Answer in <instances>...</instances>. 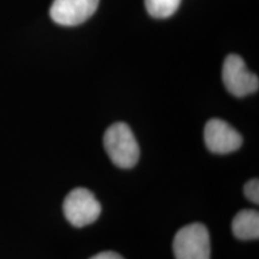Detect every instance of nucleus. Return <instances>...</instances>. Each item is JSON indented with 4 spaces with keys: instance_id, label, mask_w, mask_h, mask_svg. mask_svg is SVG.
Instances as JSON below:
<instances>
[{
    "instance_id": "1",
    "label": "nucleus",
    "mask_w": 259,
    "mask_h": 259,
    "mask_svg": "<svg viewBox=\"0 0 259 259\" xmlns=\"http://www.w3.org/2000/svg\"><path fill=\"white\" fill-rule=\"evenodd\" d=\"M103 145L116 167L128 169L137 164L141 154L138 142L125 122H115L107 128L103 136Z\"/></svg>"
},
{
    "instance_id": "2",
    "label": "nucleus",
    "mask_w": 259,
    "mask_h": 259,
    "mask_svg": "<svg viewBox=\"0 0 259 259\" xmlns=\"http://www.w3.org/2000/svg\"><path fill=\"white\" fill-rule=\"evenodd\" d=\"M63 210L65 218L71 225L82 228L95 222L100 218L102 208L92 191L77 187L65 197Z\"/></svg>"
},
{
    "instance_id": "3",
    "label": "nucleus",
    "mask_w": 259,
    "mask_h": 259,
    "mask_svg": "<svg viewBox=\"0 0 259 259\" xmlns=\"http://www.w3.org/2000/svg\"><path fill=\"white\" fill-rule=\"evenodd\" d=\"M176 259H210V236L202 223H191L178 231L173 240Z\"/></svg>"
},
{
    "instance_id": "4",
    "label": "nucleus",
    "mask_w": 259,
    "mask_h": 259,
    "mask_svg": "<svg viewBox=\"0 0 259 259\" xmlns=\"http://www.w3.org/2000/svg\"><path fill=\"white\" fill-rule=\"evenodd\" d=\"M222 79L226 89L235 97H245L259 89L258 76L247 70L244 59L238 54H229L225 59Z\"/></svg>"
},
{
    "instance_id": "5",
    "label": "nucleus",
    "mask_w": 259,
    "mask_h": 259,
    "mask_svg": "<svg viewBox=\"0 0 259 259\" xmlns=\"http://www.w3.org/2000/svg\"><path fill=\"white\" fill-rule=\"evenodd\" d=\"M204 142L212 154L226 155L241 147L242 137L228 122L213 118L210 119L204 127Z\"/></svg>"
},
{
    "instance_id": "6",
    "label": "nucleus",
    "mask_w": 259,
    "mask_h": 259,
    "mask_svg": "<svg viewBox=\"0 0 259 259\" xmlns=\"http://www.w3.org/2000/svg\"><path fill=\"white\" fill-rule=\"evenodd\" d=\"M99 3L100 0H53L51 18L60 25L74 27L92 17Z\"/></svg>"
},
{
    "instance_id": "7",
    "label": "nucleus",
    "mask_w": 259,
    "mask_h": 259,
    "mask_svg": "<svg viewBox=\"0 0 259 259\" xmlns=\"http://www.w3.org/2000/svg\"><path fill=\"white\" fill-rule=\"evenodd\" d=\"M233 234L239 240H257L259 238V213L257 210L239 211L232 222Z\"/></svg>"
},
{
    "instance_id": "8",
    "label": "nucleus",
    "mask_w": 259,
    "mask_h": 259,
    "mask_svg": "<svg viewBox=\"0 0 259 259\" xmlns=\"http://www.w3.org/2000/svg\"><path fill=\"white\" fill-rule=\"evenodd\" d=\"M181 0H145L148 14L154 18H168L176 14Z\"/></svg>"
},
{
    "instance_id": "9",
    "label": "nucleus",
    "mask_w": 259,
    "mask_h": 259,
    "mask_svg": "<svg viewBox=\"0 0 259 259\" xmlns=\"http://www.w3.org/2000/svg\"><path fill=\"white\" fill-rule=\"evenodd\" d=\"M244 193L250 202L258 204L259 203V181L258 179H252L245 184Z\"/></svg>"
},
{
    "instance_id": "10",
    "label": "nucleus",
    "mask_w": 259,
    "mask_h": 259,
    "mask_svg": "<svg viewBox=\"0 0 259 259\" xmlns=\"http://www.w3.org/2000/svg\"><path fill=\"white\" fill-rule=\"evenodd\" d=\"M90 259H124V258H122L119 253H116V252L105 251V252H100V253L93 255Z\"/></svg>"
}]
</instances>
